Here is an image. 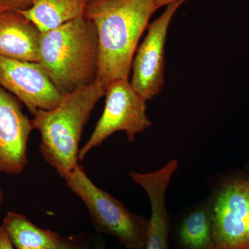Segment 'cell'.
<instances>
[{"mask_svg": "<svg viewBox=\"0 0 249 249\" xmlns=\"http://www.w3.org/2000/svg\"><path fill=\"white\" fill-rule=\"evenodd\" d=\"M159 9L157 0H91L85 18L96 29L98 43L96 81L128 80L139 40Z\"/></svg>", "mask_w": 249, "mask_h": 249, "instance_id": "6da1fadb", "label": "cell"}, {"mask_svg": "<svg viewBox=\"0 0 249 249\" xmlns=\"http://www.w3.org/2000/svg\"><path fill=\"white\" fill-rule=\"evenodd\" d=\"M37 63L62 95L93 84L98 43L92 22L82 18L42 33Z\"/></svg>", "mask_w": 249, "mask_h": 249, "instance_id": "7a4b0ae2", "label": "cell"}, {"mask_svg": "<svg viewBox=\"0 0 249 249\" xmlns=\"http://www.w3.org/2000/svg\"><path fill=\"white\" fill-rule=\"evenodd\" d=\"M106 89L98 82L62 95L56 107L40 109L32 125L41 136L39 149L44 160L62 178L78 164L80 142L85 124Z\"/></svg>", "mask_w": 249, "mask_h": 249, "instance_id": "3957f363", "label": "cell"}, {"mask_svg": "<svg viewBox=\"0 0 249 249\" xmlns=\"http://www.w3.org/2000/svg\"><path fill=\"white\" fill-rule=\"evenodd\" d=\"M67 186L84 203L95 231L110 235L127 249H143L150 220L129 211L124 205L91 181L78 165L64 178Z\"/></svg>", "mask_w": 249, "mask_h": 249, "instance_id": "277c9868", "label": "cell"}, {"mask_svg": "<svg viewBox=\"0 0 249 249\" xmlns=\"http://www.w3.org/2000/svg\"><path fill=\"white\" fill-rule=\"evenodd\" d=\"M106 106L92 134L80 150L78 160L83 161L91 150L112 134L124 132L129 142L137 134L151 127L146 114V101L132 86L128 80L117 79L106 88Z\"/></svg>", "mask_w": 249, "mask_h": 249, "instance_id": "5b68a950", "label": "cell"}, {"mask_svg": "<svg viewBox=\"0 0 249 249\" xmlns=\"http://www.w3.org/2000/svg\"><path fill=\"white\" fill-rule=\"evenodd\" d=\"M216 249H249V178H225L210 195Z\"/></svg>", "mask_w": 249, "mask_h": 249, "instance_id": "8992f818", "label": "cell"}, {"mask_svg": "<svg viewBox=\"0 0 249 249\" xmlns=\"http://www.w3.org/2000/svg\"><path fill=\"white\" fill-rule=\"evenodd\" d=\"M184 1L166 5V9L149 24L147 34L132 62L131 85L145 101L162 91L164 85L165 45L172 19Z\"/></svg>", "mask_w": 249, "mask_h": 249, "instance_id": "52a82bcc", "label": "cell"}, {"mask_svg": "<svg viewBox=\"0 0 249 249\" xmlns=\"http://www.w3.org/2000/svg\"><path fill=\"white\" fill-rule=\"evenodd\" d=\"M0 85L20 101L33 116L56 107L62 95L37 62L0 55Z\"/></svg>", "mask_w": 249, "mask_h": 249, "instance_id": "ba28073f", "label": "cell"}, {"mask_svg": "<svg viewBox=\"0 0 249 249\" xmlns=\"http://www.w3.org/2000/svg\"><path fill=\"white\" fill-rule=\"evenodd\" d=\"M32 130L20 101L0 85V174L17 175L25 170Z\"/></svg>", "mask_w": 249, "mask_h": 249, "instance_id": "9c48e42d", "label": "cell"}, {"mask_svg": "<svg viewBox=\"0 0 249 249\" xmlns=\"http://www.w3.org/2000/svg\"><path fill=\"white\" fill-rule=\"evenodd\" d=\"M178 168V160H172L160 169L151 173L132 171L129 173L131 180L146 193L151 207L150 228L143 249H171L170 215L165 199L170 180Z\"/></svg>", "mask_w": 249, "mask_h": 249, "instance_id": "30bf717a", "label": "cell"}, {"mask_svg": "<svg viewBox=\"0 0 249 249\" xmlns=\"http://www.w3.org/2000/svg\"><path fill=\"white\" fill-rule=\"evenodd\" d=\"M41 34L18 11L0 13V55L37 63Z\"/></svg>", "mask_w": 249, "mask_h": 249, "instance_id": "8fae6325", "label": "cell"}, {"mask_svg": "<svg viewBox=\"0 0 249 249\" xmlns=\"http://www.w3.org/2000/svg\"><path fill=\"white\" fill-rule=\"evenodd\" d=\"M179 249H216L210 196L186 211L178 227Z\"/></svg>", "mask_w": 249, "mask_h": 249, "instance_id": "7c38bea8", "label": "cell"}, {"mask_svg": "<svg viewBox=\"0 0 249 249\" xmlns=\"http://www.w3.org/2000/svg\"><path fill=\"white\" fill-rule=\"evenodd\" d=\"M91 0H33L29 9L19 11L41 33L53 30L84 18Z\"/></svg>", "mask_w": 249, "mask_h": 249, "instance_id": "4fadbf2b", "label": "cell"}, {"mask_svg": "<svg viewBox=\"0 0 249 249\" xmlns=\"http://www.w3.org/2000/svg\"><path fill=\"white\" fill-rule=\"evenodd\" d=\"M1 226L16 249H57L62 239L58 232L41 229L14 211L6 213Z\"/></svg>", "mask_w": 249, "mask_h": 249, "instance_id": "5bb4252c", "label": "cell"}, {"mask_svg": "<svg viewBox=\"0 0 249 249\" xmlns=\"http://www.w3.org/2000/svg\"><path fill=\"white\" fill-rule=\"evenodd\" d=\"M106 246V240L99 234L81 232L62 236L57 249H102Z\"/></svg>", "mask_w": 249, "mask_h": 249, "instance_id": "9a60e30c", "label": "cell"}, {"mask_svg": "<svg viewBox=\"0 0 249 249\" xmlns=\"http://www.w3.org/2000/svg\"><path fill=\"white\" fill-rule=\"evenodd\" d=\"M33 0H0V13L14 12L29 9Z\"/></svg>", "mask_w": 249, "mask_h": 249, "instance_id": "2e32d148", "label": "cell"}, {"mask_svg": "<svg viewBox=\"0 0 249 249\" xmlns=\"http://www.w3.org/2000/svg\"><path fill=\"white\" fill-rule=\"evenodd\" d=\"M0 249H15L10 242L7 233L2 226H0Z\"/></svg>", "mask_w": 249, "mask_h": 249, "instance_id": "e0dca14e", "label": "cell"}, {"mask_svg": "<svg viewBox=\"0 0 249 249\" xmlns=\"http://www.w3.org/2000/svg\"><path fill=\"white\" fill-rule=\"evenodd\" d=\"M177 1H185L186 0H157V4L159 9L163 6H166L170 3L174 2Z\"/></svg>", "mask_w": 249, "mask_h": 249, "instance_id": "ac0fdd59", "label": "cell"}, {"mask_svg": "<svg viewBox=\"0 0 249 249\" xmlns=\"http://www.w3.org/2000/svg\"><path fill=\"white\" fill-rule=\"evenodd\" d=\"M4 201V193L3 192L2 189L0 188V208H1V205Z\"/></svg>", "mask_w": 249, "mask_h": 249, "instance_id": "d6986e66", "label": "cell"}, {"mask_svg": "<svg viewBox=\"0 0 249 249\" xmlns=\"http://www.w3.org/2000/svg\"><path fill=\"white\" fill-rule=\"evenodd\" d=\"M102 249H107V246H106V247H103Z\"/></svg>", "mask_w": 249, "mask_h": 249, "instance_id": "ffe728a7", "label": "cell"}]
</instances>
